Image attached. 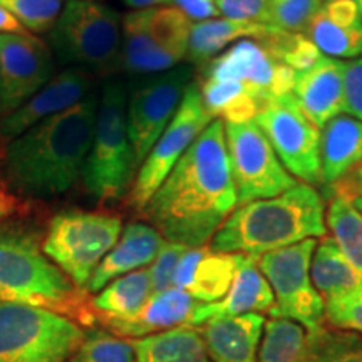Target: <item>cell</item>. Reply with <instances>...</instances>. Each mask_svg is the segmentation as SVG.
Returning <instances> with one entry per match:
<instances>
[{"mask_svg": "<svg viewBox=\"0 0 362 362\" xmlns=\"http://www.w3.org/2000/svg\"><path fill=\"white\" fill-rule=\"evenodd\" d=\"M0 7L12 13L27 33L45 34L57 22L64 0H0Z\"/></svg>", "mask_w": 362, "mask_h": 362, "instance_id": "obj_35", "label": "cell"}, {"mask_svg": "<svg viewBox=\"0 0 362 362\" xmlns=\"http://www.w3.org/2000/svg\"><path fill=\"white\" fill-rule=\"evenodd\" d=\"M67 362H136V351L133 342L94 330L84 336Z\"/></svg>", "mask_w": 362, "mask_h": 362, "instance_id": "obj_34", "label": "cell"}, {"mask_svg": "<svg viewBox=\"0 0 362 362\" xmlns=\"http://www.w3.org/2000/svg\"><path fill=\"white\" fill-rule=\"evenodd\" d=\"M0 34H27V30L17 22L12 13L0 7Z\"/></svg>", "mask_w": 362, "mask_h": 362, "instance_id": "obj_44", "label": "cell"}, {"mask_svg": "<svg viewBox=\"0 0 362 362\" xmlns=\"http://www.w3.org/2000/svg\"><path fill=\"white\" fill-rule=\"evenodd\" d=\"M304 35L324 56L356 59L362 54V17L351 0H324Z\"/></svg>", "mask_w": 362, "mask_h": 362, "instance_id": "obj_21", "label": "cell"}, {"mask_svg": "<svg viewBox=\"0 0 362 362\" xmlns=\"http://www.w3.org/2000/svg\"><path fill=\"white\" fill-rule=\"evenodd\" d=\"M133 346L136 362H214L200 330L192 325L138 339Z\"/></svg>", "mask_w": 362, "mask_h": 362, "instance_id": "obj_28", "label": "cell"}, {"mask_svg": "<svg viewBox=\"0 0 362 362\" xmlns=\"http://www.w3.org/2000/svg\"><path fill=\"white\" fill-rule=\"evenodd\" d=\"M225 19L270 25V0H216Z\"/></svg>", "mask_w": 362, "mask_h": 362, "instance_id": "obj_39", "label": "cell"}, {"mask_svg": "<svg viewBox=\"0 0 362 362\" xmlns=\"http://www.w3.org/2000/svg\"><path fill=\"white\" fill-rule=\"evenodd\" d=\"M153 296L148 269L134 270L112 280L94 297V309L103 312L107 320H123L138 315Z\"/></svg>", "mask_w": 362, "mask_h": 362, "instance_id": "obj_29", "label": "cell"}, {"mask_svg": "<svg viewBox=\"0 0 362 362\" xmlns=\"http://www.w3.org/2000/svg\"><path fill=\"white\" fill-rule=\"evenodd\" d=\"M354 206L361 211V215H362V198H357V200H354Z\"/></svg>", "mask_w": 362, "mask_h": 362, "instance_id": "obj_47", "label": "cell"}, {"mask_svg": "<svg viewBox=\"0 0 362 362\" xmlns=\"http://www.w3.org/2000/svg\"><path fill=\"white\" fill-rule=\"evenodd\" d=\"M267 45V49L274 54V57L282 64L288 66L296 72L310 69L312 66L324 56L315 44L304 34L285 33L280 30L275 35L267 39H260Z\"/></svg>", "mask_w": 362, "mask_h": 362, "instance_id": "obj_33", "label": "cell"}, {"mask_svg": "<svg viewBox=\"0 0 362 362\" xmlns=\"http://www.w3.org/2000/svg\"><path fill=\"white\" fill-rule=\"evenodd\" d=\"M292 98L322 129L332 117L346 112V61L322 56L310 69L296 72Z\"/></svg>", "mask_w": 362, "mask_h": 362, "instance_id": "obj_18", "label": "cell"}, {"mask_svg": "<svg viewBox=\"0 0 362 362\" xmlns=\"http://www.w3.org/2000/svg\"><path fill=\"white\" fill-rule=\"evenodd\" d=\"M322 183H337L362 165V121L339 115L320 131Z\"/></svg>", "mask_w": 362, "mask_h": 362, "instance_id": "obj_25", "label": "cell"}, {"mask_svg": "<svg viewBox=\"0 0 362 362\" xmlns=\"http://www.w3.org/2000/svg\"><path fill=\"white\" fill-rule=\"evenodd\" d=\"M327 235L325 208L320 193L309 185H297L279 197L237 206L210 240L214 252L260 257Z\"/></svg>", "mask_w": 362, "mask_h": 362, "instance_id": "obj_4", "label": "cell"}, {"mask_svg": "<svg viewBox=\"0 0 362 362\" xmlns=\"http://www.w3.org/2000/svg\"><path fill=\"white\" fill-rule=\"evenodd\" d=\"M123 233L117 216L89 211H64L51 220L42 252L72 280L88 287L94 270Z\"/></svg>", "mask_w": 362, "mask_h": 362, "instance_id": "obj_10", "label": "cell"}, {"mask_svg": "<svg viewBox=\"0 0 362 362\" xmlns=\"http://www.w3.org/2000/svg\"><path fill=\"white\" fill-rule=\"evenodd\" d=\"M74 297V285L33 235L0 230V302L52 310L72 305Z\"/></svg>", "mask_w": 362, "mask_h": 362, "instance_id": "obj_7", "label": "cell"}, {"mask_svg": "<svg viewBox=\"0 0 362 362\" xmlns=\"http://www.w3.org/2000/svg\"><path fill=\"white\" fill-rule=\"evenodd\" d=\"M327 226L346 259L362 275V215L354 206V202L342 197H330Z\"/></svg>", "mask_w": 362, "mask_h": 362, "instance_id": "obj_31", "label": "cell"}, {"mask_svg": "<svg viewBox=\"0 0 362 362\" xmlns=\"http://www.w3.org/2000/svg\"><path fill=\"white\" fill-rule=\"evenodd\" d=\"M93 93V78L88 72L67 67L35 93L19 110L4 116L0 121V136L12 141L33 126L64 112Z\"/></svg>", "mask_w": 362, "mask_h": 362, "instance_id": "obj_17", "label": "cell"}, {"mask_svg": "<svg viewBox=\"0 0 362 362\" xmlns=\"http://www.w3.org/2000/svg\"><path fill=\"white\" fill-rule=\"evenodd\" d=\"M307 330L296 320L270 319L264 325L259 362H305Z\"/></svg>", "mask_w": 362, "mask_h": 362, "instance_id": "obj_30", "label": "cell"}, {"mask_svg": "<svg viewBox=\"0 0 362 362\" xmlns=\"http://www.w3.org/2000/svg\"><path fill=\"white\" fill-rule=\"evenodd\" d=\"M83 339L57 312L0 302V362H67Z\"/></svg>", "mask_w": 362, "mask_h": 362, "instance_id": "obj_8", "label": "cell"}, {"mask_svg": "<svg viewBox=\"0 0 362 362\" xmlns=\"http://www.w3.org/2000/svg\"><path fill=\"white\" fill-rule=\"evenodd\" d=\"M189 79L192 67L176 66L170 71L151 74L131 93L126 117L136 170H139L175 117L188 86L192 84Z\"/></svg>", "mask_w": 362, "mask_h": 362, "instance_id": "obj_14", "label": "cell"}, {"mask_svg": "<svg viewBox=\"0 0 362 362\" xmlns=\"http://www.w3.org/2000/svg\"><path fill=\"white\" fill-rule=\"evenodd\" d=\"M17 206H19V202H17L16 197L8 192L6 185L0 181V221L16 214Z\"/></svg>", "mask_w": 362, "mask_h": 362, "instance_id": "obj_43", "label": "cell"}, {"mask_svg": "<svg viewBox=\"0 0 362 362\" xmlns=\"http://www.w3.org/2000/svg\"><path fill=\"white\" fill-rule=\"evenodd\" d=\"M198 304L202 302L194 300L189 293L171 287L165 292L153 293L138 315L123 320H107V324L123 336L143 339L180 325H189Z\"/></svg>", "mask_w": 362, "mask_h": 362, "instance_id": "obj_24", "label": "cell"}, {"mask_svg": "<svg viewBox=\"0 0 362 362\" xmlns=\"http://www.w3.org/2000/svg\"><path fill=\"white\" fill-rule=\"evenodd\" d=\"M225 138L237 206L279 197L298 185L284 168L255 121L225 123Z\"/></svg>", "mask_w": 362, "mask_h": 362, "instance_id": "obj_12", "label": "cell"}, {"mask_svg": "<svg viewBox=\"0 0 362 362\" xmlns=\"http://www.w3.org/2000/svg\"><path fill=\"white\" fill-rule=\"evenodd\" d=\"M315 238L279 248L257 257V265L269 280L275 296L272 319H291L304 325L307 332L322 329L325 302L310 279V262Z\"/></svg>", "mask_w": 362, "mask_h": 362, "instance_id": "obj_11", "label": "cell"}, {"mask_svg": "<svg viewBox=\"0 0 362 362\" xmlns=\"http://www.w3.org/2000/svg\"><path fill=\"white\" fill-rule=\"evenodd\" d=\"M51 49L34 34H0V112L19 110L52 79Z\"/></svg>", "mask_w": 362, "mask_h": 362, "instance_id": "obj_16", "label": "cell"}, {"mask_svg": "<svg viewBox=\"0 0 362 362\" xmlns=\"http://www.w3.org/2000/svg\"><path fill=\"white\" fill-rule=\"evenodd\" d=\"M310 279L324 302L349 296L362 288V275L346 259L336 240L327 235L312 255Z\"/></svg>", "mask_w": 362, "mask_h": 362, "instance_id": "obj_27", "label": "cell"}, {"mask_svg": "<svg viewBox=\"0 0 362 362\" xmlns=\"http://www.w3.org/2000/svg\"><path fill=\"white\" fill-rule=\"evenodd\" d=\"M305 362H362V337L324 327L307 332Z\"/></svg>", "mask_w": 362, "mask_h": 362, "instance_id": "obj_32", "label": "cell"}, {"mask_svg": "<svg viewBox=\"0 0 362 362\" xmlns=\"http://www.w3.org/2000/svg\"><path fill=\"white\" fill-rule=\"evenodd\" d=\"M128 96L121 81H110L99 98L93 143L83 168V181L93 198L115 202L124 197L136 166L128 136Z\"/></svg>", "mask_w": 362, "mask_h": 362, "instance_id": "obj_6", "label": "cell"}, {"mask_svg": "<svg viewBox=\"0 0 362 362\" xmlns=\"http://www.w3.org/2000/svg\"><path fill=\"white\" fill-rule=\"evenodd\" d=\"M193 22L176 7L131 11L123 17L121 66L131 74L173 69L188 56Z\"/></svg>", "mask_w": 362, "mask_h": 362, "instance_id": "obj_9", "label": "cell"}, {"mask_svg": "<svg viewBox=\"0 0 362 362\" xmlns=\"http://www.w3.org/2000/svg\"><path fill=\"white\" fill-rule=\"evenodd\" d=\"M322 4L324 0H270V25L304 34Z\"/></svg>", "mask_w": 362, "mask_h": 362, "instance_id": "obj_36", "label": "cell"}, {"mask_svg": "<svg viewBox=\"0 0 362 362\" xmlns=\"http://www.w3.org/2000/svg\"><path fill=\"white\" fill-rule=\"evenodd\" d=\"M99 96L90 93L74 107L13 138L4 156L8 185L33 198L64 194L83 176L93 143Z\"/></svg>", "mask_w": 362, "mask_h": 362, "instance_id": "obj_2", "label": "cell"}, {"mask_svg": "<svg viewBox=\"0 0 362 362\" xmlns=\"http://www.w3.org/2000/svg\"><path fill=\"white\" fill-rule=\"evenodd\" d=\"M49 40L61 64L106 74L121 62L123 17L101 2L67 0Z\"/></svg>", "mask_w": 362, "mask_h": 362, "instance_id": "obj_5", "label": "cell"}, {"mask_svg": "<svg viewBox=\"0 0 362 362\" xmlns=\"http://www.w3.org/2000/svg\"><path fill=\"white\" fill-rule=\"evenodd\" d=\"M264 325L262 314L218 317L200 325V334L214 362H259Z\"/></svg>", "mask_w": 362, "mask_h": 362, "instance_id": "obj_23", "label": "cell"}, {"mask_svg": "<svg viewBox=\"0 0 362 362\" xmlns=\"http://www.w3.org/2000/svg\"><path fill=\"white\" fill-rule=\"evenodd\" d=\"M296 71L274 57L262 40L242 39L211 59L203 72V104L214 119L253 121L269 103L292 94Z\"/></svg>", "mask_w": 362, "mask_h": 362, "instance_id": "obj_3", "label": "cell"}, {"mask_svg": "<svg viewBox=\"0 0 362 362\" xmlns=\"http://www.w3.org/2000/svg\"><path fill=\"white\" fill-rule=\"evenodd\" d=\"M93 2H101V0H93Z\"/></svg>", "mask_w": 362, "mask_h": 362, "instance_id": "obj_48", "label": "cell"}, {"mask_svg": "<svg viewBox=\"0 0 362 362\" xmlns=\"http://www.w3.org/2000/svg\"><path fill=\"white\" fill-rule=\"evenodd\" d=\"M243 257L240 253L214 252L210 247L187 248L176 267L173 287L189 293L202 304H214L232 287Z\"/></svg>", "mask_w": 362, "mask_h": 362, "instance_id": "obj_19", "label": "cell"}, {"mask_svg": "<svg viewBox=\"0 0 362 362\" xmlns=\"http://www.w3.org/2000/svg\"><path fill=\"white\" fill-rule=\"evenodd\" d=\"M352 4H354V6L357 7V11H359V13H361V17H362V0H351Z\"/></svg>", "mask_w": 362, "mask_h": 362, "instance_id": "obj_46", "label": "cell"}, {"mask_svg": "<svg viewBox=\"0 0 362 362\" xmlns=\"http://www.w3.org/2000/svg\"><path fill=\"white\" fill-rule=\"evenodd\" d=\"M223 119H214L187 149L143 214L166 242L205 247L237 208Z\"/></svg>", "mask_w": 362, "mask_h": 362, "instance_id": "obj_1", "label": "cell"}, {"mask_svg": "<svg viewBox=\"0 0 362 362\" xmlns=\"http://www.w3.org/2000/svg\"><path fill=\"white\" fill-rule=\"evenodd\" d=\"M346 112L362 121V54L346 62Z\"/></svg>", "mask_w": 362, "mask_h": 362, "instance_id": "obj_40", "label": "cell"}, {"mask_svg": "<svg viewBox=\"0 0 362 362\" xmlns=\"http://www.w3.org/2000/svg\"><path fill=\"white\" fill-rule=\"evenodd\" d=\"M185 250H187V247L180 245V243L165 242V245L161 247L155 262L148 269L149 279H151L153 293L165 292L173 287L176 267H178V262Z\"/></svg>", "mask_w": 362, "mask_h": 362, "instance_id": "obj_38", "label": "cell"}, {"mask_svg": "<svg viewBox=\"0 0 362 362\" xmlns=\"http://www.w3.org/2000/svg\"><path fill=\"white\" fill-rule=\"evenodd\" d=\"M275 305V296L269 280L257 265L255 257H243L235 274L233 284L226 296L214 304H198L192 315V327H200L210 319L235 317L243 314L270 312Z\"/></svg>", "mask_w": 362, "mask_h": 362, "instance_id": "obj_20", "label": "cell"}, {"mask_svg": "<svg viewBox=\"0 0 362 362\" xmlns=\"http://www.w3.org/2000/svg\"><path fill=\"white\" fill-rule=\"evenodd\" d=\"M124 4L133 11H143V8L171 6V0H124Z\"/></svg>", "mask_w": 362, "mask_h": 362, "instance_id": "obj_45", "label": "cell"}, {"mask_svg": "<svg viewBox=\"0 0 362 362\" xmlns=\"http://www.w3.org/2000/svg\"><path fill=\"white\" fill-rule=\"evenodd\" d=\"M214 121L203 104L198 84L192 83L185 93L178 111L165 133L151 148L146 160L139 166L134 185L131 188L129 202L138 211L146 208L156 189L168 178L180 158L187 153L194 139Z\"/></svg>", "mask_w": 362, "mask_h": 362, "instance_id": "obj_15", "label": "cell"}, {"mask_svg": "<svg viewBox=\"0 0 362 362\" xmlns=\"http://www.w3.org/2000/svg\"><path fill=\"white\" fill-rule=\"evenodd\" d=\"M253 121L293 178L309 187L322 185L320 129L300 111L292 94L267 104Z\"/></svg>", "mask_w": 362, "mask_h": 362, "instance_id": "obj_13", "label": "cell"}, {"mask_svg": "<svg viewBox=\"0 0 362 362\" xmlns=\"http://www.w3.org/2000/svg\"><path fill=\"white\" fill-rule=\"evenodd\" d=\"M171 7H176L194 22L216 19L220 16L216 0H171Z\"/></svg>", "mask_w": 362, "mask_h": 362, "instance_id": "obj_41", "label": "cell"}, {"mask_svg": "<svg viewBox=\"0 0 362 362\" xmlns=\"http://www.w3.org/2000/svg\"><path fill=\"white\" fill-rule=\"evenodd\" d=\"M282 29L274 25L255 24V22H243L232 19H208L193 22L189 33V45L187 59L193 64H205L211 59L220 56L226 45L242 39H267L275 35Z\"/></svg>", "mask_w": 362, "mask_h": 362, "instance_id": "obj_26", "label": "cell"}, {"mask_svg": "<svg viewBox=\"0 0 362 362\" xmlns=\"http://www.w3.org/2000/svg\"><path fill=\"white\" fill-rule=\"evenodd\" d=\"M166 240L155 226L146 223H129L110 253L101 260L88 284V291L101 292L112 280L134 270L151 265Z\"/></svg>", "mask_w": 362, "mask_h": 362, "instance_id": "obj_22", "label": "cell"}, {"mask_svg": "<svg viewBox=\"0 0 362 362\" xmlns=\"http://www.w3.org/2000/svg\"><path fill=\"white\" fill-rule=\"evenodd\" d=\"M329 188L332 189V197H342L351 202L362 198V165Z\"/></svg>", "mask_w": 362, "mask_h": 362, "instance_id": "obj_42", "label": "cell"}, {"mask_svg": "<svg viewBox=\"0 0 362 362\" xmlns=\"http://www.w3.org/2000/svg\"><path fill=\"white\" fill-rule=\"evenodd\" d=\"M325 319L339 330L362 334V288L325 302Z\"/></svg>", "mask_w": 362, "mask_h": 362, "instance_id": "obj_37", "label": "cell"}]
</instances>
